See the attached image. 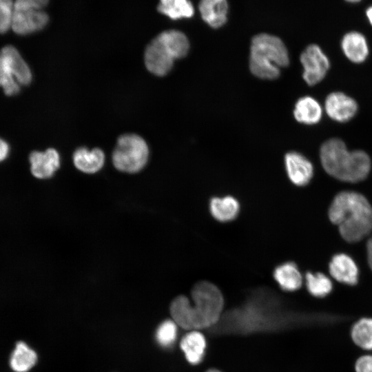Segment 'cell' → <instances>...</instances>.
Returning <instances> with one entry per match:
<instances>
[{"mask_svg":"<svg viewBox=\"0 0 372 372\" xmlns=\"http://www.w3.org/2000/svg\"><path fill=\"white\" fill-rule=\"evenodd\" d=\"M273 276L280 287L285 291L297 290L302 283V278L298 267L291 262L277 267Z\"/></svg>","mask_w":372,"mask_h":372,"instance_id":"20","label":"cell"},{"mask_svg":"<svg viewBox=\"0 0 372 372\" xmlns=\"http://www.w3.org/2000/svg\"><path fill=\"white\" fill-rule=\"evenodd\" d=\"M37 360L35 351L25 342H18L10 358V365L15 372H27Z\"/></svg>","mask_w":372,"mask_h":372,"instance_id":"21","label":"cell"},{"mask_svg":"<svg viewBox=\"0 0 372 372\" xmlns=\"http://www.w3.org/2000/svg\"><path fill=\"white\" fill-rule=\"evenodd\" d=\"M14 12V0H0V34L11 29Z\"/></svg>","mask_w":372,"mask_h":372,"instance_id":"27","label":"cell"},{"mask_svg":"<svg viewBox=\"0 0 372 372\" xmlns=\"http://www.w3.org/2000/svg\"><path fill=\"white\" fill-rule=\"evenodd\" d=\"M198 10L203 21L211 28H218L227 21V0H200Z\"/></svg>","mask_w":372,"mask_h":372,"instance_id":"15","label":"cell"},{"mask_svg":"<svg viewBox=\"0 0 372 372\" xmlns=\"http://www.w3.org/2000/svg\"><path fill=\"white\" fill-rule=\"evenodd\" d=\"M332 223L349 242L360 241L372 231V206L361 194L343 191L333 198L328 211Z\"/></svg>","mask_w":372,"mask_h":372,"instance_id":"2","label":"cell"},{"mask_svg":"<svg viewBox=\"0 0 372 372\" xmlns=\"http://www.w3.org/2000/svg\"><path fill=\"white\" fill-rule=\"evenodd\" d=\"M205 347V337L196 331H191L180 341V348L187 361L192 364H196L202 360Z\"/></svg>","mask_w":372,"mask_h":372,"instance_id":"19","label":"cell"},{"mask_svg":"<svg viewBox=\"0 0 372 372\" xmlns=\"http://www.w3.org/2000/svg\"><path fill=\"white\" fill-rule=\"evenodd\" d=\"M194 304L180 296L170 305V313L177 325L186 330L196 331L216 323L223 307V298L213 284L203 281L197 283L192 291Z\"/></svg>","mask_w":372,"mask_h":372,"instance_id":"1","label":"cell"},{"mask_svg":"<svg viewBox=\"0 0 372 372\" xmlns=\"http://www.w3.org/2000/svg\"><path fill=\"white\" fill-rule=\"evenodd\" d=\"M320 159L329 175L349 183L364 180L371 167V161L366 152L361 149L349 151L339 138H331L322 143Z\"/></svg>","mask_w":372,"mask_h":372,"instance_id":"3","label":"cell"},{"mask_svg":"<svg viewBox=\"0 0 372 372\" xmlns=\"http://www.w3.org/2000/svg\"><path fill=\"white\" fill-rule=\"evenodd\" d=\"M358 105L356 101L342 92H333L324 101V110L334 121L346 123L356 114Z\"/></svg>","mask_w":372,"mask_h":372,"instance_id":"9","label":"cell"},{"mask_svg":"<svg viewBox=\"0 0 372 372\" xmlns=\"http://www.w3.org/2000/svg\"><path fill=\"white\" fill-rule=\"evenodd\" d=\"M285 163L290 180L296 185H307L313 177V167L311 161L297 152H290L285 156Z\"/></svg>","mask_w":372,"mask_h":372,"instance_id":"12","label":"cell"},{"mask_svg":"<svg viewBox=\"0 0 372 372\" xmlns=\"http://www.w3.org/2000/svg\"><path fill=\"white\" fill-rule=\"evenodd\" d=\"M206 372H220V371L216 369H209Z\"/></svg>","mask_w":372,"mask_h":372,"instance_id":"34","label":"cell"},{"mask_svg":"<svg viewBox=\"0 0 372 372\" xmlns=\"http://www.w3.org/2000/svg\"><path fill=\"white\" fill-rule=\"evenodd\" d=\"M344 56L353 63H362L368 57L369 50L365 37L356 31L345 34L341 41Z\"/></svg>","mask_w":372,"mask_h":372,"instance_id":"14","label":"cell"},{"mask_svg":"<svg viewBox=\"0 0 372 372\" xmlns=\"http://www.w3.org/2000/svg\"><path fill=\"white\" fill-rule=\"evenodd\" d=\"M348 2H350V3H357V2H359L361 0H345Z\"/></svg>","mask_w":372,"mask_h":372,"instance_id":"33","label":"cell"},{"mask_svg":"<svg viewBox=\"0 0 372 372\" xmlns=\"http://www.w3.org/2000/svg\"><path fill=\"white\" fill-rule=\"evenodd\" d=\"M331 276L337 281L355 285L358 280V269L355 261L345 254L334 255L329 265Z\"/></svg>","mask_w":372,"mask_h":372,"instance_id":"13","label":"cell"},{"mask_svg":"<svg viewBox=\"0 0 372 372\" xmlns=\"http://www.w3.org/2000/svg\"><path fill=\"white\" fill-rule=\"evenodd\" d=\"M355 372H372V355L358 358L355 364Z\"/></svg>","mask_w":372,"mask_h":372,"instance_id":"29","label":"cell"},{"mask_svg":"<svg viewBox=\"0 0 372 372\" xmlns=\"http://www.w3.org/2000/svg\"><path fill=\"white\" fill-rule=\"evenodd\" d=\"M353 342L364 350H372V318H362L355 322L351 329Z\"/></svg>","mask_w":372,"mask_h":372,"instance_id":"24","label":"cell"},{"mask_svg":"<svg viewBox=\"0 0 372 372\" xmlns=\"http://www.w3.org/2000/svg\"><path fill=\"white\" fill-rule=\"evenodd\" d=\"M158 10L172 19L190 18L194 8L189 0H160Z\"/></svg>","mask_w":372,"mask_h":372,"instance_id":"23","label":"cell"},{"mask_svg":"<svg viewBox=\"0 0 372 372\" xmlns=\"http://www.w3.org/2000/svg\"><path fill=\"white\" fill-rule=\"evenodd\" d=\"M300 61L303 68V79L309 85L322 81L330 68L329 58L316 44L309 45L302 52Z\"/></svg>","mask_w":372,"mask_h":372,"instance_id":"7","label":"cell"},{"mask_svg":"<svg viewBox=\"0 0 372 372\" xmlns=\"http://www.w3.org/2000/svg\"><path fill=\"white\" fill-rule=\"evenodd\" d=\"M367 259L369 265L372 269V237L369 238L366 245Z\"/></svg>","mask_w":372,"mask_h":372,"instance_id":"31","label":"cell"},{"mask_svg":"<svg viewBox=\"0 0 372 372\" xmlns=\"http://www.w3.org/2000/svg\"><path fill=\"white\" fill-rule=\"evenodd\" d=\"M239 203L232 196L214 198L209 204L210 212L219 221L227 222L233 220L239 211Z\"/></svg>","mask_w":372,"mask_h":372,"instance_id":"22","label":"cell"},{"mask_svg":"<svg viewBox=\"0 0 372 372\" xmlns=\"http://www.w3.org/2000/svg\"><path fill=\"white\" fill-rule=\"evenodd\" d=\"M289 63L287 49L280 38L267 33L253 37L249 68L254 75L262 79H276L280 74V68Z\"/></svg>","mask_w":372,"mask_h":372,"instance_id":"4","label":"cell"},{"mask_svg":"<svg viewBox=\"0 0 372 372\" xmlns=\"http://www.w3.org/2000/svg\"><path fill=\"white\" fill-rule=\"evenodd\" d=\"M10 152L8 143L3 138H0V163L7 158Z\"/></svg>","mask_w":372,"mask_h":372,"instance_id":"30","label":"cell"},{"mask_svg":"<svg viewBox=\"0 0 372 372\" xmlns=\"http://www.w3.org/2000/svg\"><path fill=\"white\" fill-rule=\"evenodd\" d=\"M32 79L30 68L16 47L6 45L0 50V87L7 96H14L21 85Z\"/></svg>","mask_w":372,"mask_h":372,"instance_id":"5","label":"cell"},{"mask_svg":"<svg viewBox=\"0 0 372 372\" xmlns=\"http://www.w3.org/2000/svg\"><path fill=\"white\" fill-rule=\"evenodd\" d=\"M49 0H14V8H34L43 9Z\"/></svg>","mask_w":372,"mask_h":372,"instance_id":"28","label":"cell"},{"mask_svg":"<svg viewBox=\"0 0 372 372\" xmlns=\"http://www.w3.org/2000/svg\"><path fill=\"white\" fill-rule=\"evenodd\" d=\"M323 110L320 103L313 97L304 96L296 103L293 116L296 120L303 124L314 125L320 122Z\"/></svg>","mask_w":372,"mask_h":372,"instance_id":"17","label":"cell"},{"mask_svg":"<svg viewBox=\"0 0 372 372\" xmlns=\"http://www.w3.org/2000/svg\"><path fill=\"white\" fill-rule=\"evenodd\" d=\"M366 15L370 24L372 25V6L367 8Z\"/></svg>","mask_w":372,"mask_h":372,"instance_id":"32","label":"cell"},{"mask_svg":"<svg viewBox=\"0 0 372 372\" xmlns=\"http://www.w3.org/2000/svg\"><path fill=\"white\" fill-rule=\"evenodd\" d=\"M149 147L145 141L136 134H123L117 140L112 153V163L118 170L136 173L146 165Z\"/></svg>","mask_w":372,"mask_h":372,"instance_id":"6","label":"cell"},{"mask_svg":"<svg viewBox=\"0 0 372 372\" xmlns=\"http://www.w3.org/2000/svg\"><path fill=\"white\" fill-rule=\"evenodd\" d=\"M305 278L309 292L315 297L323 298L332 291V282L324 273L308 272Z\"/></svg>","mask_w":372,"mask_h":372,"instance_id":"25","label":"cell"},{"mask_svg":"<svg viewBox=\"0 0 372 372\" xmlns=\"http://www.w3.org/2000/svg\"><path fill=\"white\" fill-rule=\"evenodd\" d=\"M48 20L43 9L14 8L11 30L18 35L26 36L41 30Z\"/></svg>","mask_w":372,"mask_h":372,"instance_id":"8","label":"cell"},{"mask_svg":"<svg viewBox=\"0 0 372 372\" xmlns=\"http://www.w3.org/2000/svg\"><path fill=\"white\" fill-rule=\"evenodd\" d=\"M73 163L76 169L85 174L99 172L105 163V154L99 148L91 150L81 147L73 154Z\"/></svg>","mask_w":372,"mask_h":372,"instance_id":"16","label":"cell"},{"mask_svg":"<svg viewBox=\"0 0 372 372\" xmlns=\"http://www.w3.org/2000/svg\"><path fill=\"white\" fill-rule=\"evenodd\" d=\"M177 324L174 320L163 321L158 327L156 338L158 343L163 347H169L176 340Z\"/></svg>","mask_w":372,"mask_h":372,"instance_id":"26","label":"cell"},{"mask_svg":"<svg viewBox=\"0 0 372 372\" xmlns=\"http://www.w3.org/2000/svg\"><path fill=\"white\" fill-rule=\"evenodd\" d=\"M174 61L156 37L147 46L144 53V61L147 70L158 76L167 74L172 69Z\"/></svg>","mask_w":372,"mask_h":372,"instance_id":"10","label":"cell"},{"mask_svg":"<svg viewBox=\"0 0 372 372\" xmlns=\"http://www.w3.org/2000/svg\"><path fill=\"white\" fill-rule=\"evenodd\" d=\"M174 60L185 57L189 50L186 35L176 30H166L156 37Z\"/></svg>","mask_w":372,"mask_h":372,"instance_id":"18","label":"cell"},{"mask_svg":"<svg viewBox=\"0 0 372 372\" xmlns=\"http://www.w3.org/2000/svg\"><path fill=\"white\" fill-rule=\"evenodd\" d=\"M32 174L39 179L52 177L60 167V155L54 148L33 151L29 156Z\"/></svg>","mask_w":372,"mask_h":372,"instance_id":"11","label":"cell"}]
</instances>
